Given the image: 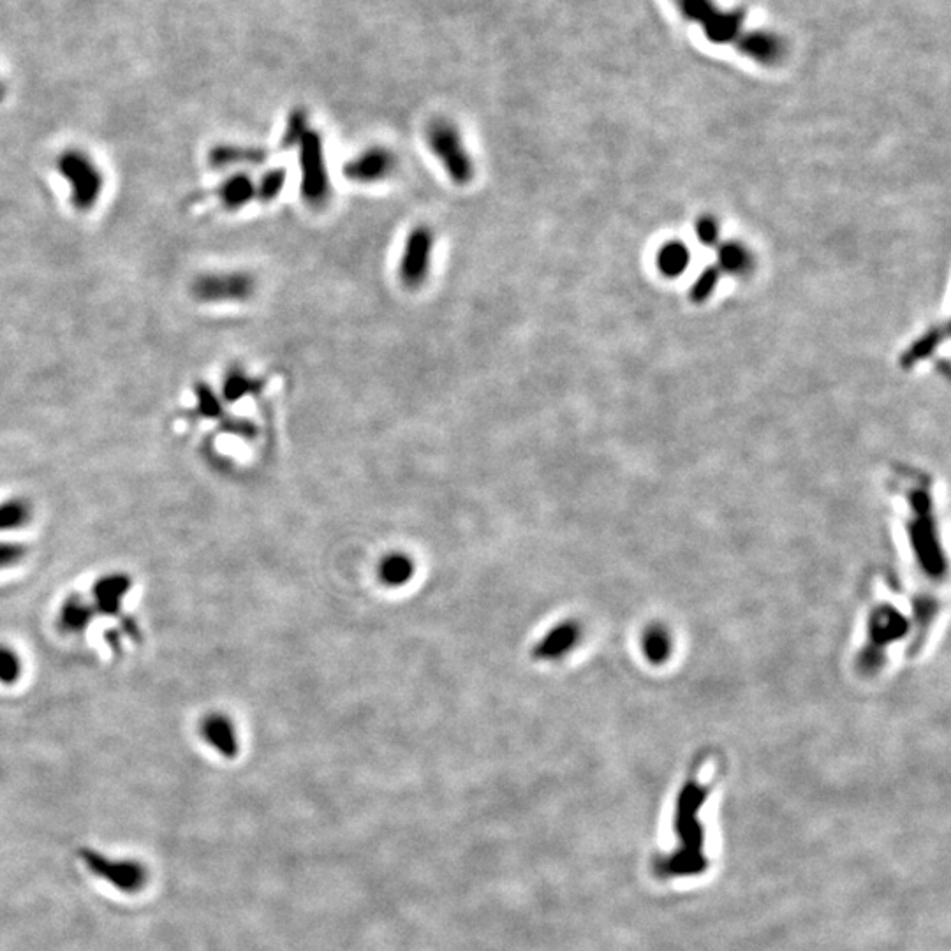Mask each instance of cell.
I'll list each match as a JSON object with an SVG mask.
<instances>
[{"label":"cell","mask_w":951,"mask_h":951,"mask_svg":"<svg viewBox=\"0 0 951 951\" xmlns=\"http://www.w3.org/2000/svg\"><path fill=\"white\" fill-rule=\"evenodd\" d=\"M425 140L428 150L435 155V159L443 166L453 184H471L476 175L474 159L453 122L446 118H435L428 124Z\"/></svg>","instance_id":"3"},{"label":"cell","mask_w":951,"mask_h":951,"mask_svg":"<svg viewBox=\"0 0 951 951\" xmlns=\"http://www.w3.org/2000/svg\"><path fill=\"white\" fill-rule=\"evenodd\" d=\"M96 610L82 596L71 594L60 606L59 627L67 634H80L94 620Z\"/></svg>","instance_id":"12"},{"label":"cell","mask_w":951,"mask_h":951,"mask_svg":"<svg viewBox=\"0 0 951 951\" xmlns=\"http://www.w3.org/2000/svg\"><path fill=\"white\" fill-rule=\"evenodd\" d=\"M201 735L208 745L224 758L233 760L238 754V737L233 723L222 714H210L201 723Z\"/></svg>","instance_id":"11"},{"label":"cell","mask_w":951,"mask_h":951,"mask_svg":"<svg viewBox=\"0 0 951 951\" xmlns=\"http://www.w3.org/2000/svg\"><path fill=\"white\" fill-rule=\"evenodd\" d=\"M944 339H946V330H932L927 335H923L922 339L916 340L911 349H907L904 356H902V367L904 369L913 367L915 363L920 362L925 356H929L934 349H937V346Z\"/></svg>","instance_id":"19"},{"label":"cell","mask_w":951,"mask_h":951,"mask_svg":"<svg viewBox=\"0 0 951 951\" xmlns=\"http://www.w3.org/2000/svg\"><path fill=\"white\" fill-rule=\"evenodd\" d=\"M576 640H578V626L573 622L561 624V626L555 627L552 633L546 636L545 640H541V643L534 650V657L543 659V661L559 659L569 649L575 647Z\"/></svg>","instance_id":"13"},{"label":"cell","mask_w":951,"mask_h":951,"mask_svg":"<svg viewBox=\"0 0 951 951\" xmlns=\"http://www.w3.org/2000/svg\"><path fill=\"white\" fill-rule=\"evenodd\" d=\"M259 390V383L256 379L247 376L242 370H233L229 372L228 377L224 379L222 386V397L233 404L236 400L244 399L247 395H252Z\"/></svg>","instance_id":"18"},{"label":"cell","mask_w":951,"mask_h":951,"mask_svg":"<svg viewBox=\"0 0 951 951\" xmlns=\"http://www.w3.org/2000/svg\"><path fill=\"white\" fill-rule=\"evenodd\" d=\"M82 860L87 869L126 893L141 890L147 883V870L141 863L133 860H111L94 849H82Z\"/></svg>","instance_id":"8"},{"label":"cell","mask_w":951,"mask_h":951,"mask_svg":"<svg viewBox=\"0 0 951 951\" xmlns=\"http://www.w3.org/2000/svg\"><path fill=\"white\" fill-rule=\"evenodd\" d=\"M254 291L256 281L245 272L205 273L192 284L194 296L207 303L245 302Z\"/></svg>","instance_id":"7"},{"label":"cell","mask_w":951,"mask_h":951,"mask_svg":"<svg viewBox=\"0 0 951 951\" xmlns=\"http://www.w3.org/2000/svg\"><path fill=\"white\" fill-rule=\"evenodd\" d=\"M256 198V182L245 173H236L222 182L219 200L228 210H240Z\"/></svg>","instance_id":"14"},{"label":"cell","mask_w":951,"mask_h":951,"mask_svg":"<svg viewBox=\"0 0 951 951\" xmlns=\"http://www.w3.org/2000/svg\"><path fill=\"white\" fill-rule=\"evenodd\" d=\"M413 575V561L404 553H391L379 566V576L388 587H402Z\"/></svg>","instance_id":"16"},{"label":"cell","mask_w":951,"mask_h":951,"mask_svg":"<svg viewBox=\"0 0 951 951\" xmlns=\"http://www.w3.org/2000/svg\"><path fill=\"white\" fill-rule=\"evenodd\" d=\"M131 590V578L124 573H111L97 580L92 596L94 610L104 617H117L122 610V601Z\"/></svg>","instance_id":"10"},{"label":"cell","mask_w":951,"mask_h":951,"mask_svg":"<svg viewBox=\"0 0 951 951\" xmlns=\"http://www.w3.org/2000/svg\"><path fill=\"white\" fill-rule=\"evenodd\" d=\"M717 281H719V270L717 268H707L700 279L694 282L693 291H691L693 302H705L708 296L714 293Z\"/></svg>","instance_id":"23"},{"label":"cell","mask_w":951,"mask_h":951,"mask_svg":"<svg viewBox=\"0 0 951 951\" xmlns=\"http://www.w3.org/2000/svg\"><path fill=\"white\" fill-rule=\"evenodd\" d=\"M434 231L428 226H416L407 235L404 252L399 261V281L407 289H420L427 282L434 256Z\"/></svg>","instance_id":"6"},{"label":"cell","mask_w":951,"mask_h":951,"mask_svg":"<svg viewBox=\"0 0 951 951\" xmlns=\"http://www.w3.org/2000/svg\"><path fill=\"white\" fill-rule=\"evenodd\" d=\"M27 557V546L20 543H6L0 541V571L2 569L13 568L16 564L25 561Z\"/></svg>","instance_id":"24"},{"label":"cell","mask_w":951,"mask_h":951,"mask_svg":"<svg viewBox=\"0 0 951 951\" xmlns=\"http://www.w3.org/2000/svg\"><path fill=\"white\" fill-rule=\"evenodd\" d=\"M198 407L203 418H219L222 414L221 400L208 386H200L198 390Z\"/></svg>","instance_id":"25"},{"label":"cell","mask_w":951,"mask_h":951,"mask_svg":"<svg viewBox=\"0 0 951 951\" xmlns=\"http://www.w3.org/2000/svg\"><path fill=\"white\" fill-rule=\"evenodd\" d=\"M397 155L390 148L369 147L362 154L354 155L344 164V177L356 184H376L390 177L397 170Z\"/></svg>","instance_id":"9"},{"label":"cell","mask_w":951,"mask_h":951,"mask_svg":"<svg viewBox=\"0 0 951 951\" xmlns=\"http://www.w3.org/2000/svg\"><path fill=\"white\" fill-rule=\"evenodd\" d=\"M687 20L698 23L705 36L717 45H733L761 64H774L784 53L781 37L765 30L745 27L744 11H726L714 0H673Z\"/></svg>","instance_id":"1"},{"label":"cell","mask_w":951,"mask_h":951,"mask_svg":"<svg viewBox=\"0 0 951 951\" xmlns=\"http://www.w3.org/2000/svg\"><path fill=\"white\" fill-rule=\"evenodd\" d=\"M60 177L66 180L71 189L73 207L87 212L96 207L104 189L103 171L96 161L83 150H66L57 159Z\"/></svg>","instance_id":"4"},{"label":"cell","mask_w":951,"mask_h":951,"mask_svg":"<svg viewBox=\"0 0 951 951\" xmlns=\"http://www.w3.org/2000/svg\"><path fill=\"white\" fill-rule=\"evenodd\" d=\"M124 631H126L133 640H138L140 638V631H138V626H136V620L134 619H124Z\"/></svg>","instance_id":"26"},{"label":"cell","mask_w":951,"mask_h":951,"mask_svg":"<svg viewBox=\"0 0 951 951\" xmlns=\"http://www.w3.org/2000/svg\"><path fill=\"white\" fill-rule=\"evenodd\" d=\"M32 518V506L27 499H9L0 502V532L15 531L18 527L29 524Z\"/></svg>","instance_id":"17"},{"label":"cell","mask_w":951,"mask_h":951,"mask_svg":"<svg viewBox=\"0 0 951 951\" xmlns=\"http://www.w3.org/2000/svg\"><path fill=\"white\" fill-rule=\"evenodd\" d=\"M22 675V661L15 650L0 645V682L11 686Z\"/></svg>","instance_id":"22"},{"label":"cell","mask_w":951,"mask_h":951,"mask_svg":"<svg viewBox=\"0 0 951 951\" xmlns=\"http://www.w3.org/2000/svg\"><path fill=\"white\" fill-rule=\"evenodd\" d=\"M265 159L266 152L259 148L231 147V145L215 147L210 154V163L215 168H226L233 164H259Z\"/></svg>","instance_id":"15"},{"label":"cell","mask_w":951,"mask_h":951,"mask_svg":"<svg viewBox=\"0 0 951 951\" xmlns=\"http://www.w3.org/2000/svg\"><path fill=\"white\" fill-rule=\"evenodd\" d=\"M298 150H300L298 157H300V171H302V182H300L302 198L310 207H325L332 194V185L326 170L325 147H323L321 134L309 129L302 141L298 143Z\"/></svg>","instance_id":"5"},{"label":"cell","mask_w":951,"mask_h":951,"mask_svg":"<svg viewBox=\"0 0 951 951\" xmlns=\"http://www.w3.org/2000/svg\"><path fill=\"white\" fill-rule=\"evenodd\" d=\"M284 185H286V170L275 168V170L266 171L265 175L256 184V198L265 201V203L273 201L275 198H279Z\"/></svg>","instance_id":"20"},{"label":"cell","mask_w":951,"mask_h":951,"mask_svg":"<svg viewBox=\"0 0 951 951\" xmlns=\"http://www.w3.org/2000/svg\"><path fill=\"white\" fill-rule=\"evenodd\" d=\"M307 131H309V117H307V111H293V113L289 115L288 124H286V129H284V134H282V147H298V143L302 141V138L305 136Z\"/></svg>","instance_id":"21"},{"label":"cell","mask_w":951,"mask_h":951,"mask_svg":"<svg viewBox=\"0 0 951 951\" xmlns=\"http://www.w3.org/2000/svg\"><path fill=\"white\" fill-rule=\"evenodd\" d=\"M705 800L707 789L696 781H689L680 789L673 819L675 834L679 837V848L673 855L666 856L661 863V869L666 876L689 878L707 870L705 830L700 821V811Z\"/></svg>","instance_id":"2"}]
</instances>
